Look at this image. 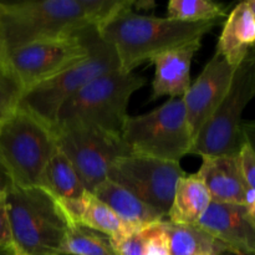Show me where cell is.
<instances>
[{
	"instance_id": "5b68a950",
	"label": "cell",
	"mask_w": 255,
	"mask_h": 255,
	"mask_svg": "<svg viewBox=\"0 0 255 255\" xmlns=\"http://www.w3.org/2000/svg\"><path fill=\"white\" fill-rule=\"evenodd\" d=\"M82 35L89 47L87 59L25 92L20 101L19 107L31 112L52 129L61 107L80 90L101 75L120 70L116 51L100 36L96 26L85 29Z\"/></svg>"
},
{
	"instance_id": "8fae6325",
	"label": "cell",
	"mask_w": 255,
	"mask_h": 255,
	"mask_svg": "<svg viewBox=\"0 0 255 255\" xmlns=\"http://www.w3.org/2000/svg\"><path fill=\"white\" fill-rule=\"evenodd\" d=\"M184 174L177 162L128 154L112 164L109 178L167 218L177 183Z\"/></svg>"
},
{
	"instance_id": "6da1fadb",
	"label": "cell",
	"mask_w": 255,
	"mask_h": 255,
	"mask_svg": "<svg viewBox=\"0 0 255 255\" xmlns=\"http://www.w3.org/2000/svg\"><path fill=\"white\" fill-rule=\"evenodd\" d=\"M132 0H37L0 2V52L27 42L99 27Z\"/></svg>"
},
{
	"instance_id": "30bf717a",
	"label": "cell",
	"mask_w": 255,
	"mask_h": 255,
	"mask_svg": "<svg viewBox=\"0 0 255 255\" xmlns=\"http://www.w3.org/2000/svg\"><path fill=\"white\" fill-rule=\"evenodd\" d=\"M54 134L57 148L74 164L90 193L109 178L110 169L117 159L131 154L121 136L95 127L81 125L55 127Z\"/></svg>"
},
{
	"instance_id": "1f68e13d",
	"label": "cell",
	"mask_w": 255,
	"mask_h": 255,
	"mask_svg": "<svg viewBox=\"0 0 255 255\" xmlns=\"http://www.w3.org/2000/svg\"><path fill=\"white\" fill-rule=\"evenodd\" d=\"M0 255H15V252L12 248H4L0 249Z\"/></svg>"
},
{
	"instance_id": "836d02e7",
	"label": "cell",
	"mask_w": 255,
	"mask_h": 255,
	"mask_svg": "<svg viewBox=\"0 0 255 255\" xmlns=\"http://www.w3.org/2000/svg\"><path fill=\"white\" fill-rule=\"evenodd\" d=\"M252 57H253V56H252Z\"/></svg>"
},
{
	"instance_id": "603a6c76",
	"label": "cell",
	"mask_w": 255,
	"mask_h": 255,
	"mask_svg": "<svg viewBox=\"0 0 255 255\" xmlns=\"http://www.w3.org/2000/svg\"><path fill=\"white\" fill-rule=\"evenodd\" d=\"M226 16V7L211 0H171L167 17L183 22L219 21Z\"/></svg>"
},
{
	"instance_id": "3957f363",
	"label": "cell",
	"mask_w": 255,
	"mask_h": 255,
	"mask_svg": "<svg viewBox=\"0 0 255 255\" xmlns=\"http://www.w3.org/2000/svg\"><path fill=\"white\" fill-rule=\"evenodd\" d=\"M6 202L15 255H61L72 222L45 189L11 184Z\"/></svg>"
},
{
	"instance_id": "7402d4cb",
	"label": "cell",
	"mask_w": 255,
	"mask_h": 255,
	"mask_svg": "<svg viewBox=\"0 0 255 255\" xmlns=\"http://www.w3.org/2000/svg\"><path fill=\"white\" fill-rule=\"evenodd\" d=\"M61 255H116V252L107 236L72 223L62 242Z\"/></svg>"
},
{
	"instance_id": "4fadbf2b",
	"label": "cell",
	"mask_w": 255,
	"mask_h": 255,
	"mask_svg": "<svg viewBox=\"0 0 255 255\" xmlns=\"http://www.w3.org/2000/svg\"><path fill=\"white\" fill-rule=\"evenodd\" d=\"M198 226L227 248L255 253V214L243 204L212 202Z\"/></svg>"
},
{
	"instance_id": "4dcf8cb0",
	"label": "cell",
	"mask_w": 255,
	"mask_h": 255,
	"mask_svg": "<svg viewBox=\"0 0 255 255\" xmlns=\"http://www.w3.org/2000/svg\"><path fill=\"white\" fill-rule=\"evenodd\" d=\"M217 255H255V253H247V252L236 251V249L224 248L223 251L219 252V253Z\"/></svg>"
},
{
	"instance_id": "ac0fdd59",
	"label": "cell",
	"mask_w": 255,
	"mask_h": 255,
	"mask_svg": "<svg viewBox=\"0 0 255 255\" xmlns=\"http://www.w3.org/2000/svg\"><path fill=\"white\" fill-rule=\"evenodd\" d=\"M92 194L109 206L117 217L131 228H147L166 219L132 192L110 178L99 184L92 191Z\"/></svg>"
},
{
	"instance_id": "f546056e",
	"label": "cell",
	"mask_w": 255,
	"mask_h": 255,
	"mask_svg": "<svg viewBox=\"0 0 255 255\" xmlns=\"http://www.w3.org/2000/svg\"><path fill=\"white\" fill-rule=\"evenodd\" d=\"M12 184L11 178L9 176V172L5 168L4 163H2L1 158H0V193L6 192Z\"/></svg>"
},
{
	"instance_id": "8992f818",
	"label": "cell",
	"mask_w": 255,
	"mask_h": 255,
	"mask_svg": "<svg viewBox=\"0 0 255 255\" xmlns=\"http://www.w3.org/2000/svg\"><path fill=\"white\" fill-rule=\"evenodd\" d=\"M121 137L131 154L177 163L191 154L193 146L182 99H169L148 114L128 116Z\"/></svg>"
},
{
	"instance_id": "9a60e30c",
	"label": "cell",
	"mask_w": 255,
	"mask_h": 255,
	"mask_svg": "<svg viewBox=\"0 0 255 255\" xmlns=\"http://www.w3.org/2000/svg\"><path fill=\"white\" fill-rule=\"evenodd\" d=\"M197 174L206 184L212 202L244 206L249 188L244 181L238 154L202 157V166Z\"/></svg>"
},
{
	"instance_id": "ffe728a7",
	"label": "cell",
	"mask_w": 255,
	"mask_h": 255,
	"mask_svg": "<svg viewBox=\"0 0 255 255\" xmlns=\"http://www.w3.org/2000/svg\"><path fill=\"white\" fill-rule=\"evenodd\" d=\"M161 228L169 255H217L227 248L198 224H177L166 218L161 221Z\"/></svg>"
},
{
	"instance_id": "52a82bcc",
	"label": "cell",
	"mask_w": 255,
	"mask_h": 255,
	"mask_svg": "<svg viewBox=\"0 0 255 255\" xmlns=\"http://www.w3.org/2000/svg\"><path fill=\"white\" fill-rule=\"evenodd\" d=\"M55 149L54 129L21 107L0 127V158L15 186L39 187Z\"/></svg>"
},
{
	"instance_id": "83f0119b",
	"label": "cell",
	"mask_w": 255,
	"mask_h": 255,
	"mask_svg": "<svg viewBox=\"0 0 255 255\" xmlns=\"http://www.w3.org/2000/svg\"><path fill=\"white\" fill-rule=\"evenodd\" d=\"M12 248V237L7 214L6 192L0 193V249Z\"/></svg>"
},
{
	"instance_id": "d6986e66",
	"label": "cell",
	"mask_w": 255,
	"mask_h": 255,
	"mask_svg": "<svg viewBox=\"0 0 255 255\" xmlns=\"http://www.w3.org/2000/svg\"><path fill=\"white\" fill-rule=\"evenodd\" d=\"M212 203L206 184L197 173L178 181L167 219L177 224H198Z\"/></svg>"
},
{
	"instance_id": "7a4b0ae2",
	"label": "cell",
	"mask_w": 255,
	"mask_h": 255,
	"mask_svg": "<svg viewBox=\"0 0 255 255\" xmlns=\"http://www.w3.org/2000/svg\"><path fill=\"white\" fill-rule=\"evenodd\" d=\"M133 5L132 1L122 7L97 27L100 36L116 51L120 71L125 74L164 52L201 44L204 35L219 22H183L141 15L132 10Z\"/></svg>"
},
{
	"instance_id": "277c9868",
	"label": "cell",
	"mask_w": 255,
	"mask_h": 255,
	"mask_svg": "<svg viewBox=\"0 0 255 255\" xmlns=\"http://www.w3.org/2000/svg\"><path fill=\"white\" fill-rule=\"evenodd\" d=\"M144 84L146 79L134 72L115 70L101 75L61 107L55 127L81 125L121 136L128 119L129 99Z\"/></svg>"
},
{
	"instance_id": "4316f807",
	"label": "cell",
	"mask_w": 255,
	"mask_h": 255,
	"mask_svg": "<svg viewBox=\"0 0 255 255\" xmlns=\"http://www.w3.org/2000/svg\"><path fill=\"white\" fill-rule=\"evenodd\" d=\"M238 156L244 181H246L248 188L255 192V152L248 144L244 143Z\"/></svg>"
},
{
	"instance_id": "d6a6232c",
	"label": "cell",
	"mask_w": 255,
	"mask_h": 255,
	"mask_svg": "<svg viewBox=\"0 0 255 255\" xmlns=\"http://www.w3.org/2000/svg\"><path fill=\"white\" fill-rule=\"evenodd\" d=\"M202 255H204V254H202Z\"/></svg>"
},
{
	"instance_id": "f1b7e54d",
	"label": "cell",
	"mask_w": 255,
	"mask_h": 255,
	"mask_svg": "<svg viewBox=\"0 0 255 255\" xmlns=\"http://www.w3.org/2000/svg\"><path fill=\"white\" fill-rule=\"evenodd\" d=\"M242 131H243L244 143L248 144L255 152V121L244 122L242 126Z\"/></svg>"
},
{
	"instance_id": "44dd1931",
	"label": "cell",
	"mask_w": 255,
	"mask_h": 255,
	"mask_svg": "<svg viewBox=\"0 0 255 255\" xmlns=\"http://www.w3.org/2000/svg\"><path fill=\"white\" fill-rule=\"evenodd\" d=\"M77 224L105 234L110 239L124 236L134 229L124 223L109 206L90 192L85 196L84 206Z\"/></svg>"
},
{
	"instance_id": "ba28073f",
	"label": "cell",
	"mask_w": 255,
	"mask_h": 255,
	"mask_svg": "<svg viewBox=\"0 0 255 255\" xmlns=\"http://www.w3.org/2000/svg\"><path fill=\"white\" fill-rule=\"evenodd\" d=\"M253 97L255 59L249 56L237 67L228 94L194 137L191 154L201 157L238 154L244 146L242 116Z\"/></svg>"
},
{
	"instance_id": "e0dca14e",
	"label": "cell",
	"mask_w": 255,
	"mask_h": 255,
	"mask_svg": "<svg viewBox=\"0 0 255 255\" xmlns=\"http://www.w3.org/2000/svg\"><path fill=\"white\" fill-rule=\"evenodd\" d=\"M255 49V19L248 1L239 2L227 16L217 44V54L238 67Z\"/></svg>"
},
{
	"instance_id": "2e32d148",
	"label": "cell",
	"mask_w": 255,
	"mask_h": 255,
	"mask_svg": "<svg viewBox=\"0 0 255 255\" xmlns=\"http://www.w3.org/2000/svg\"><path fill=\"white\" fill-rule=\"evenodd\" d=\"M201 44L189 45L158 55L151 61L154 65L152 94L149 101L163 96L182 99L191 86V65Z\"/></svg>"
},
{
	"instance_id": "5bb4252c",
	"label": "cell",
	"mask_w": 255,
	"mask_h": 255,
	"mask_svg": "<svg viewBox=\"0 0 255 255\" xmlns=\"http://www.w3.org/2000/svg\"><path fill=\"white\" fill-rule=\"evenodd\" d=\"M39 187L60 204L72 223L79 222L87 189L74 164L57 146L45 167Z\"/></svg>"
},
{
	"instance_id": "d4e9b609",
	"label": "cell",
	"mask_w": 255,
	"mask_h": 255,
	"mask_svg": "<svg viewBox=\"0 0 255 255\" xmlns=\"http://www.w3.org/2000/svg\"><path fill=\"white\" fill-rule=\"evenodd\" d=\"M110 241L116 255H144L147 241L146 228L133 229L124 236Z\"/></svg>"
},
{
	"instance_id": "9c48e42d",
	"label": "cell",
	"mask_w": 255,
	"mask_h": 255,
	"mask_svg": "<svg viewBox=\"0 0 255 255\" xmlns=\"http://www.w3.org/2000/svg\"><path fill=\"white\" fill-rule=\"evenodd\" d=\"M82 31L70 36L36 40L1 52L24 94L87 59L89 47Z\"/></svg>"
},
{
	"instance_id": "cb8c5ba5",
	"label": "cell",
	"mask_w": 255,
	"mask_h": 255,
	"mask_svg": "<svg viewBox=\"0 0 255 255\" xmlns=\"http://www.w3.org/2000/svg\"><path fill=\"white\" fill-rule=\"evenodd\" d=\"M22 96V86L0 52V127L15 114Z\"/></svg>"
},
{
	"instance_id": "7c38bea8",
	"label": "cell",
	"mask_w": 255,
	"mask_h": 255,
	"mask_svg": "<svg viewBox=\"0 0 255 255\" xmlns=\"http://www.w3.org/2000/svg\"><path fill=\"white\" fill-rule=\"evenodd\" d=\"M236 70L216 52L182 97L193 139L228 94Z\"/></svg>"
},
{
	"instance_id": "484cf974",
	"label": "cell",
	"mask_w": 255,
	"mask_h": 255,
	"mask_svg": "<svg viewBox=\"0 0 255 255\" xmlns=\"http://www.w3.org/2000/svg\"><path fill=\"white\" fill-rule=\"evenodd\" d=\"M147 241L144 255H169L166 236L161 228V222L146 228Z\"/></svg>"
}]
</instances>
